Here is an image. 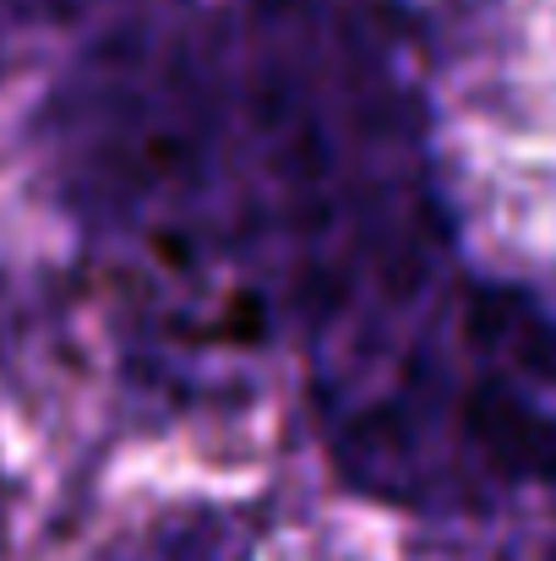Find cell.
I'll list each match as a JSON object with an SVG mask.
<instances>
[{"label":"cell","mask_w":556,"mask_h":561,"mask_svg":"<svg viewBox=\"0 0 556 561\" xmlns=\"http://www.w3.org/2000/svg\"><path fill=\"white\" fill-rule=\"evenodd\" d=\"M257 518L240 507H181L148 524L121 561H251Z\"/></svg>","instance_id":"obj_2"},{"label":"cell","mask_w":556,"mask_h":561,"mask_svg":"<svg viewBox=\"0 0 556 561\" xmlns=\"http://www.w3.org/2000/svg\"><path fill=\"white\" fill-rule=\"evenodd\" d=\"M552 561H556V546H552Z\"/></svg>","instance_id":"obj_4"},{"label":"cell","mask_w":556,"mask_h":561,"mask_svg":"<svg viewBox=\"0 0 556 561\" xmlns=\"http://www.w3.org/2000/svg\"><path fill=\"white\" fill-rule=\"evenodd\" d=\"M322 409L350 491L404 513H491L556 480V322L513 284H453Z\"/></svg>","instance_id":"obj_1"},{"label":"cell","mask_w":556,"mask_h":561,"mask_svg":"<svg viewBox=\"0 0 556 561\" xmlns=\"http://www.w3.org/2000/svg\"><path fill=\"white\" fill-rule=\"evenodd\" d=\"M5 540H11V491L0 480V557H5Z\"/></svg>","instance_id":"obj_3"}]
</instances>
